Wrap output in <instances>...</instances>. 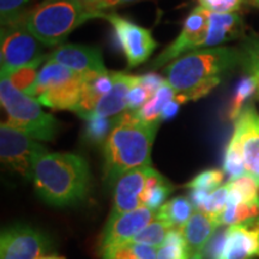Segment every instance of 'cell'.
Instances as JSON below:
<instances>
[{
  "label": "cell",
  "instance_id": "1",
  "mask_svg": "<svg viewBox=\"0 0 259 259\" xmlns=\"http://www.w3.org/2000/svg\"><path fill=\"white\" fill-rule=\"evenodd\" d=\"M241 50L233 47L204 48L184 54L164 69L167 82L184 101H196L215 89L222 76L241 64Z\"/></svg>",
  "mask_w": 259,
  "mask_h": 259
},
{
  "label": "cell",
  "instance_id": "2",
  "mask_svg": "<svg viewBox=\"0 0 259 259\" xmlns=\"http://www.w3.org/2000/svg\"><path fill=\"white\" fill-rule=\"evenodd\" d=\"M160 122H144L134 112L114 118V127L103 142L105 179L109 186L122 174L151 166V149Z\"/></svg>",
  "mask_w": 259,
  "mask_h": 259
},
{
  "label": "cell",
  "instance_id": "3",
  "mask_svg": "<svg viewBox=\"0 0 259 259\" xmlns=\"http://www.w3.org/2000/svg\"><path fill=\"white\" fill-rule=\"evenodd\" d=\"M32 181L41 199L54 206L82 202L90 189L85 158L70 153H46L35 162Z\"/></svg>",
  "mask_w": 259,
  "mask_h": 259
},
{
  "label": "cell",
  "instance_id": "4",
  "mask_svg": "<svg viewBox=\"0 0 259 259\" xmlns=\"http://www.w3.org/2000/svg\"><path fill=\"white\" fill-rule=\"evenodd\" d=\"M100 16L101 14L92 11L83 0H45L28 12L24 25L44 46L56 47L74 29Z\"/></svg>",
  "mask_w": 259,
  "mask_h": 259
},
{
  "label": "cell",
  "instance_id": "5",
  "mask_svg": "<svg viewBox=\"0 0 259 259\" xmlns=\"http://www.w3.org/2000/svg\"><path fill=\"white\" fill-rule=\"evenodd\" d=\"M0 76V101L8 114L5 124L21 130L35 141H53L60 130V122L42 111L36 99L16 89L5 73Z\"/></svg>",
  "mask_w": 259,
  "mask_h": 259
},
{
  "label": "cell",
  "instance_id": "6",
  "mask_svg": "<svg viewBox=\"0 0 259 259\" xmlns=\"http://www.w3.org/2000/svg\"><path fill=\"white\" fill-rule=\"evenodd\" d=\"M47 59L42 44L27 30L24 21L21 23L2 27L0 36V61L2 71L21 69L36 65Z\"/></svg>",
  "mask_w": 259,
  "mask_h": 259
},
{
  "label": "cell",
  "instance_id": "7",
  "mask_svg": "<svg viewBox=\"0 0 259 259\" xmlns=\"http://www.w3.org/2000/svg\"><path fill=\"white\" fill-rule=\"evenodd\" d=\"M46 153L47 148L21 130L5 122L0 125V157L3 164L25 180H32L35 162Z\"/></svg>",
  "mask_w": 259,
  "mask_h": 259
},
{
  "label": "cell",
  "instance_id": "8",
  "mask_svg": "<svg viewBox=\"0 0 259 259\" xmlns=\"http://www.w3.org/2000/svg\"><path fill=\"white\" fill-rule=\"evenodd\" d=\"M100 18L111 23L119 47L127 60L128 67H136L143 64L156 50L157 42L149 29L141 27L131 19L121 17L115 12H102Z\"/></svg>",
  "mask_w": 259,
  "mask_h": 259
},
{
  "label": "cell",
  "instance_id": "9",
  "mask_svg": "<svg viewBox=\"0 0 259 259\" xmlns=\"http://www.w3.org/2000/svg\"><path fill=\"white\" fill-rule=\"evenodd\" d=\"M209 15L210 11L203 9L202 6L194 8L184 21L179 36L166 50L161 52L160 56H157L156 59L153 61L151 66L157 69L171 63L184 54L202 50L208 35Z\"/></svg>",
  "mask_w": 259,
  "mask_h": 259
},
{
  "label": "cell",
  "instance_id": "10",
  "mask_svg": "<svg viewBox=\"0 0 259 259\" xmlns=\"http://www.w3.org/2000/svg\"><path fill=\"white\" fill-rule=\"evenodd\" d=\"M50 250L47 236L29 226L8 227L0 236V259H40Z\"/></svg>",
  "mask_w": 259,
  "mask_h": 259
},
{
  "label": "cell",
  "instance_id": "11",
  "mask_svg": "<svg viewBox=\"0 0 259 259\" xmlns=\"http://www.w3.org/2000/svg\"><path fill=\"white\" fill-rule=\"evenodd\" d=\"M156 216L157 211L145 206L128 212L111 213L100 238V253L115 246L132 241L138 233L156 220Z\"/></svg>",
  "mask_w": 259,
  "mask_h": 259
},
{
  "label": "cell",
  "instance_id": "12",
  "mask_svg": "<svg viewBox=\"0 0 259 259\" xmlns=\"http://www.w3.org/2000/svg\"><path fill=\"white\" fill-rule=\"evenodd\" d=\"M240 148L246 174L259 183V114L253 107H246L234 121L232 138Z\"/></svg>",
  "mask_w": 259,
  "mask_h": 259
},
{
  "label": "cell",
  "instance_id": "13",
  "mask_svg": "<svg viewBox=\"0 0 259 259\" xmlns=\"http://www.w3.org/2000/svg\"><path fill=\"white\" fill-rule=\"evenodd\" d=\"M151 166L137 168L122 174L113 185V209L111 213L128 212L143 206L142 197L147 181L153 173Z\"/></svg>",
  "mask_w": 259,
  "mask_h": 259
},
{
  "label": "cell",
  "instance_id": "14",
  "mask_svg": "<svg viewBox=\"0 0 259 259\" xmlns=\"http://www.w3.org/2000/svg\"><path fill=\"white\" fill-rule=\"evenodd\" d=\"M46 61L69 67L80 74L103 73L107 69L99 48L83 45H61L47 54Z\"/></svg>",
  "mask_w": 259,
  "mask_h": 259
},
{
  "label": "cell",
  "instance_id": "15",
  "mask_svg": "<svg viewBox=\"0 0 259 259\" xmlns=\"http://www.w3.org/2000/svg\"><path fill=\"white\" fill-rule=\"evenodd\" d=\"M259 258V216L227 228L223 259Z\"/></svg>",
  "mask_w": 259,
  "mask_h": 259
},
{
  "label": "cell",
  "instance_id": "16",
  "mask_svg": "<svg viewBox=\"0 0 259 259\" xmlns=\"http://www.w3.org/2000/svg\"><path fill=\"white\" fill-rule=\"evenodd\" d=\"M221 226L222 223L219 216L196 210L189 221L180 229L190 254L204 253L206 246Z\"/></svg>",
  "mask_w": 259,
  "mask_h": 259
},
{
  "label": "cell",
  "instance_id": "17",
  "mask_svg": "<svg viewBox=\"0 0 259 259\" xmlns=\"http://www.w3.org/2000/svg\"><path fill=\"white\" fill-rule=\"evenodd\" d=\"M113 78H114V84L111 92L100 99L92 115L109 118V116L121 114L127 109L128 92L138 83L139 76L124 72H113Z\"/></svg>",
  "mask_w": 259,
  "mask_h": 259
},
{
  "label": "cell",
  "instance_id": "18",
  "mask_svg": "<svg viewBox=\"0 0 259 259\" xmlns=\"http://www.w3.org/2000/svg\"><path fill=\"white\" fill-rule=\"evenodd\" d=\"M245 24L238 12L215 14L210 12L209 28L203 48L219 47L220 45L244 36Z\"/></svg>",
  "mask_w": 259,
  "mask_h": 259
},
{
  "label": "cell",
  "instance_id": "19",
  "mask_svg": "<svg viewBox=\"0 0 259 259\" xmlns=\"http://www.w3.org/2000/svg\"><path fill=\"white\" fill-rule=\"evenodd\" d=\"M84 88V76L79 74L78 77L69 82L60 83L56 87H52L42 95L37 97V101L41 105L50 107L53 109H67V111H76L77 106L80 101Z\"/></svg>",
  "mask_w": 259,
  "mask_h": 259
},
{
  "label": "cell",
  "instance_id": "20",
  "mask_svg": "<svg viewBox=\"0 0 259 259\" xmlns=\"http://www.w3.org/2000/svg\"><path fill=\"white\" fill-rule=\"evenodd\" d=\"M80 73L74 72L73 70L69 67L63 66V65L57 63H50L46 61V65L42 67L38 72L36 84H35L34 90L31 93V97L37 99L38 96L42 95L46 90L51 89L52 87H56L60 83L69 82L78 77Z\"/></svg>",
  "mask_w": 259,
  "mask_h": 259
},
{
  "label": "cell",
  "instance_id": "21",
  "mask_svg": "<svg viewBox=\"0 0 259 259\" xmlns=\"http://www.w3.org/2000/svg\"><path fill=\"white\" fill-rule=\"evenodd\" d=\"M196 211L193 204L185 197H176L168 200L157 210V219L169 223L174 228L181 229Z\"/></svg>",
  "mask_w": 259,
  "mask_h": 259
},
{
  "label": "cell",
  "instance_id": "22",
  "mask_svg": "<svg viewBox=\"0 0 259 259\" xmlns=\"http://www.w3.org/2000/svg\"><path fill=\"white\" fill-rule=\"evenodd\" d=\"M177 92L169 83L164 82L163 85L157 90L141 109L134 112L136 118L144 122H161V114L166 105L177 96Z\"/></svg>",
  "mask_w": 259,
  "mask_h": 259
},
{
  "label": "cell",
  "instance_id": "23",
  "mask_svg": "<svg viewBox=\"0 0 259 259\" xmlns=\"http://www.w3.org/2000/svg\"><path fill=\"white\" fill-rule=\"evenodd\" d=\"M171 191H173V186L170 185L169 181L154 169L149 177L143 197H142L143 206L157 211L163 205L164 200L168 198Z\"/></svg>",
  "mask_w": 259,
  "mask_h": 259
},
{
  "label": "cell",
  "instance_id": "24",
  "mask_svg": "<svg viewBox=\"0 0 259 259\" xmlns=\"http://www.w3.org/2000/svg\"><path fill=\"white\" fill-rule=\"evenodd\" d=\"M226 185L229 191L228 204L259 203V183L253 177L246 174Z\"/></svg>",
  "mask_w": 259,
  "mask_h": 259
},
{
  "label": "cell",
  "instance_id": "25",
  "mask_svg": "<svg viewBox=\"0 0 259 259\" xmlns=\"http://www.w3.org/2000/svg\"><path fill=\"white\" fill-rule=\"evenodd\" d=\"M100 255L102 259H156L157 250L151 246L130 241L109 248Z\"/></svg>",
  "mask_w": 259,
  "mask_h": 259
},
{
  "label": "cell",
  "instance_id": "26",
  "mask_svg": "<svg viewBox=\"0 0 259 259\" xmlns=\"http://www.w3.org/2000/svg\"><path fill=\"white\" fill-rule=\"evenodd\" d=\"M258 92V84L254 77L248 76L242 77L239 80L238 85H236L234 95L232 97L231 105L228 108V118L229 120L235 121L244 111L245 102L250 99L251 96L254 95V93Z\"/></svg>",
  "mask_w": 259,
  "mask_h": 259
},
{
  "label": "cell",
  "instance_id": "27",
  "mask_svg": "<svg viewBox=\"0 0 259 259\" xmlns=\"http://www.w3.org/2000/svg\"><path fill=\"white\" fill-rule=\"evenodd\" d=\"M259 216V203L228 204L221 215L220 221L222 226H235L250 221Z\"/></svg>",
  "mask_w": 259,
  "mask_h": 259
},
{
  "label": "cell",
  "instance_id": "28",
  "mask_svg": "<svg viewBox=\"0 0 259 259\" xmlns=\"http://www.w3.org/2000/svg\"><path fill=\"white\" fill-rule=\"evenodd\" d=\"M169 223L162 221V220L157 219L148 225L141 233H138L135 236L132 242H137V244H143L151 246V247L160 248L162 245L166 241L168 234L173 229Z\"/></svg>",
  "mask_w": 259,
  "mask_h": 259
},
{
  "label": "cell",
  "instance_id": "29",
  "mask_svg": "<svg viewBox=\"0 0 259 259\" xmlns=\"http://www.w3.org/2000/svg\"><path fill=\"white\" fill-rule=\"evenodd\" d=\"M189 248L180 229L173 228L168 234L164 244L157 250L156 259H187Z\"/></svg>",
  "mask_w": 259,
  "mask_h": 259
},
{
  "label": "cell",
  "instance_id": "30",
  "mask_svg": "<svg viewBox=\"0 0 259 259\" xmlns=\"http://www.w3.org/2000/svg\"><path fill=\"white\" fill-rule=\"evenodd\" d=\"M31 0H0V23L2 27L17 24L24 21Z\"/></svg>",
  "mask_w": 259,
  "mask_h": 259
},
{
  "label": "cell",
  "instance_id": "31",
  "mask_svg": "<svg viewBox=\"0 0 259 259\" xmlns=\"http://www.w3.org/2000/svg\"><path fill=\"white\" fill-rule=\"evenodd\" d=\"M223 171L228 177L229 181L246 176V168L241 150L233 139H231L227 145L225 162H223Z\"/></svg>",
  "mask_w": 259,
  "mask_h": 259
},
{
  "label": "cell",
  "instance_id": "32",
  "mask_svg": "<svg viewBox=\"0 0 259 259\" xmlns=\"http://www.w3.org/2000/svg\"><path fill=\"white\" fill-rule=\"evenodd\" d=\"M37 67L38 66L36 65H31V66H24L21 69L12 70L10 72L2 71V73H5L9 77V79L11 80L12 85L16 89L30 96L37 80Z\"/></svg>",
  "mask_w": 259,
  "mask_h": 259
},
{
  "label": "cell",
  "instance_id": "33",
  "mask_svg": "<svg viewBox=\"0 0 259 259\" xmlns=\"http://www.w3.org/2000/svg\"><path fill=\"white\" fill-rule=\"evenodd\" d=\"M241 64L244 65L248 74L257 80L259 92V38L255 36L246 38L241 46Z\"/></svg>",
  "mask_w": 259,
  "mask_h": 259
},
{
  "label": "cell",
  "instance_id": "34",
  "mask_svg": "<svg viewBox=\"0 0 259 259\" xmlns=\"http://www.w3.org/2000/svg\"><path fill=\"white\" fill-rule=\"evenodd\" d=\"M114 127V119L92 115L87 120L85 138L92 143H103Z\"/></svg>",
  "mask_w": 259,
  "mask_h": 259
},
{
  "label": "cell",
  "instance_id": "35",
  "mask_svg": "<svg viewBox=\"0 0 259 259\" xmlns=\"http://www.w3.org/2000/svg\"><path fill=\"white\" fill-rule=\"evenodd\" d=\"M223 179H225V171L220 169L203 170L198 176L194 177L190 183H187L186 187L190 190H203L212 192L213 190L219 189Z\"/></svg>",
  "mask_w": 259,
  "mask_h": 259
},
{
  "label": "cell",
  "instance_id": "36",
  "mask_svg": "<svg viewBox=\"0 0 259 259\" xmlns=\"http://www.w3.org/2000/svg\"><path fill=\"white\" fill-rule=\"evenodd\" d=\"M228 187L227 185L220 186L219 189L213 190L212 192L206 198L205 202L202 205L198 211H203L205 213H210V215L219 216L225 211L227 208V204H228Z\"/></svg>",
  "mask_w": 259,
  "mask_h": 259
},
{
  "label": "cell",
  "instance_id": "37",
  "mask_svg": "<svg viewBox=\"0 0 259 259\" xmlns=\"http://www.w3.org/2000/svg\"><path fill=\"white\" fill-rule=\"evenodd\" d=\"M199 6L215 14L236 12L245 0H197Z\"/></svg>",
  "mask_w": 259,
  "mask_h": 259
},
{
  "label": "cell",
  "instance_id": "38",
  "mask_svg": "<svg viewBox=\"0 0 259 259\" xmlns=\"http://www.w3.org/2000/svg\"><path fill=\"white\" fill-rule=\"evenodd\" d=\"M139 79V78H138ZM151 99L150 94L145 90L141 84L137 83L132 89L128 92L127 95V109L128 112H136L141 109L149 100Z\"/></svg>",
  "mask_w": 259,
  "mask_h": 259
},
{
  "label": "cell",
  "instance_id": "39",
  "mask_svg": "<svg viewBox=\"0 0 259 259\" xmlns=\"http://www.w3.org/2000/svg\"><path fill=\"white\" fill-rule=\"evenodd\" d=\"M227 240V229L223 232H216L213 235L211 241L206 246L205 252L208 255V259H223V253H225V246Z\"/></svg>",
  "mask_w": 259,
  "mask_h": 259
},
{
  "label": "cell",
  "instance_id": "40",
  "mask_svg": "<svg viewBox=\"0 0 259 259\" xmlns=\"http://www.w3.org/2000/svg\"><path fill=\"white\" fill-rule=\"evenodd\" d=\"M166 79L162 78L161 76H158L157 73H147L143 76H139L138 83L141 84L147 92L150 94V96L153 97L158 89L163 85Z\"/></svg>",
  "mask_w": 259,
  "mask_h": 259
},
{
  "label": "cell",
  "instance_id": "41",
  "mask_svg": "<svg viewBox=\"0 0 259 259\" xmlns=\"http://www.w3.org/2000/svg\"><path fill=\"white\" fill-rule=\"evenodd\" d=\"M137 2H142V0H96L92 6V10L94 12H97V14H102L106 10Z\"/></svg>",
  "mask_w": 259,
  "mask_h": 259
},
{
  "label": "cell",
  "instance_id": "42",
  "mask_svg": "<svg viewBox=\"0 0 259 259\" xmlns=\"http://www.w3.org/2000/svg\"><path fill=\"white\" fill-rule=\"evenodd\" d=\"M178 95V94H177ZM180 105H183L179 100H178V97L176 96L174 97L171 101H169L166 105V107L163 108V111H162V114H161V121H167V120H171V119L174 118L178 114V112H179V108H180Z\"/></svg>",
  "mask_w": 259,
  "mask_h": 259
},
{
  "label": "cell",
  "instance_id": "43",
  "mask_svg": "<svg viewBox=\"0 0 259 259\" xmlns=\"http://www.w3.org/2000/svg\"><path fill=\"white\" fill-rule=\"evenodd\" d=\"M40 259H65V258L57 254H46V255H42Z\"/></svg>",
  "mask_w": 259,
  "mask_h": 259
},
{
  "label": "cell",
  "instance_id": "44",
  "mask_svg": "<svg viewBox=\"0 0 259 259\" xmlns=\"http://www.w3.org/2000/svg\"><path fill=\"white\" fill-rule=\"evenodd\" d=\"M187 259H204V253H192Z\"/></svg>",
  "mask_w": 259,
  "mask_h": 259
},
{
  "label": "cell",
  "instance_id": "45",
  "mask_svg": "<svg viewBox=\"0 0 259 259\" xmlns=\"http://www.w3.org/2000/svg\"><path fill=\"white\" fill-rule=\"evenodd\" d=\"M247 3L252 6H254V8L259 9V0H247Z\"/></svg>",
  "mask_w": 259,
  "mask_h": 259
},
{
  "label": "cell",
  "instance_id": "46",
  "mask_svg": "<svg viewBox=\"0 0 259 259\" xmlns=\"http://www.w3.org/2000/svg\"><path fill=\"white\" fill-rule=\"evenodd\" d=\"M83 2H84V4H85L90 10H92V6H93L94 3L96 2V0H83ZM92 11H93V10H92Z\"/></svg>",
  "mask_w": 259,
  "mask_h": 259
},
{
  "label": "cell",
  "instance_id": "47",
  "mask_svg": "<svg viewBox=\"0 0 259 259\" xmlns=\"http://www.w3.org/2000/svg\"><path fill=\"white\" fill-rule=\"evenodd\" d=\"M258 97H259V92H258Z\"/></svg>",
  "mask_w": 259,
  "mask_h": 259
},
{
  "label": "cell",
  "instance_id": "48",
  "mask_svg": "<svg viewBox=\"0 0 259 259\" xmlns=\"http://www.w3.org/2000/svg\"><path fill=\"white\" fill-rule=\"evenodd\" d=\"M245 2H247V0H245Z\"/></svg>",
  "mask_w": 259,
  "mask_h": 259
}]
</instances>
